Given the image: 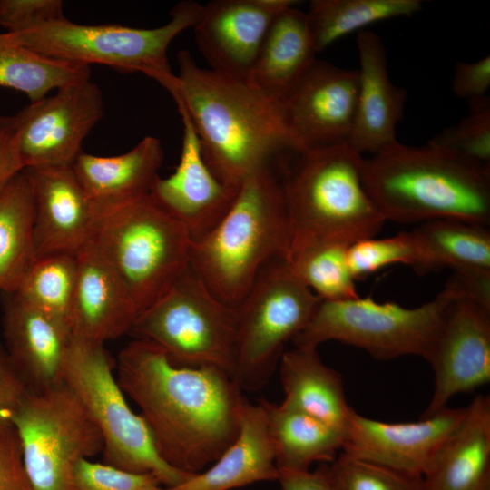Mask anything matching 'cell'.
<instances>
[{
  "mask_svg": "<svg viewBox=\"0 0 490 490\" xmlns=\"http://www.w3.org/2000/svg\"><path fill=\"white\" fill-rule=\"evenodd\" d=\"M115 369L159 456L175 469L201 473L237 438L246 399L225 372L178 367L159 346L140 338L119 352Z\"/></svg>",
  "mask_w": 490,
  "mask_h": 490,
  "instance_id": "6da1fadb",
  "label": "cell"
},
{
  "mask_svg": "<svg viewBox=\"0 0 490 490\" xmlns=\"http://www.w3.org/2000/svg\"><path fill=\"white\" fill-rule=\"evenodd\" d=\"M172 97L188 114L202 157L224 184L239 188L255 172L297 151L281 106L247 83L200 67L188 50L177 54Z\"/></svg>",
  "mask_w": 490,
  "mask_h": 490,
  "instance_id": "7a4b0ae2",
  "label": "cell"
},
{
  "mask_svg": "<svg viewBox=\"0 0 490 490\" xmlns=\"http://www.w3.org/2000/svg\"><path fill=\"white\" fill-rule=\"evenodd\" d=\"M362 181L386 221L490 224V166L450 151L395 141L364 158Z\"/></svg>",
  "mask_w": 490,
  "mask_h": 490,
  "instance_id": "3957f363",
  "label": "cell"
},
{
  "mask_svg": "<svg viewBox=\"0 0 490 490\" xmlns=\"http://www.w3.org/2000/svg\"><path fill=\"white\" fill-rule=\"evenodd\" d=\"M290 228L278 161L246 178L222 219L192 241L190 264L223 303L236 308L270 260L288 257Z\"/></svg>",
  "mask_w": 490,
  "mask_h": 490,
  "instance_id": "277c9868",
  "label": "cell"
},
{
  "mask_svg": "<svg viewBox=\"0 0 490 490\" xmlns=\"http://www.w3.org/2000/svg\"><path fill=\"white\" fill-rule=\"evenodd\" d=\"M363 162L348 143L291 151L279 160L289 251L321 242L350 246L380 231L386 220L363 184Z\"/></svg>",
  "mask_w": 490,
  "mask_h": 490,
  "instance_id": "5b68a950",
  "label": "cell"
},
{
  "mask_svg": "<svg viewBox=\"0 0 490 490\" xmlns=\"http://www.w3.org/2000/svg\"><path fill=\"white\" fill-rule=\"evenodd\" d=\"M93 210L90 242L120 278L139 315L190 267L192 239L150 193Z\"/></svg>",
  "mask_w": 490,
  "mask_h": 490,
  "instance_id": "8992f818",
  "label": "cell"
},
{
  "mask_svg": "<svg viewBox=\"0 0 490 490\" xmlns=\"http://www.w3.org/2000/svg\"><path fill=\"white\" fill-rule=\"evenodd\" d=\"M202 6L196 1H181L172 8L166 24L149 29L115 24H82L64 17L8 34L19 44L52 59L86 66L103 64L121 73H142L173 97L178 78L167 51L178 34L195 25Z\"/></svg>",
  "mask_w": 490,
  "mask_h": 490,
  "instance_id": "52a82bcc",
  "label": "cell"
},
{
  "mask_svg": "<svg viewBox=\"0 0 490 490\" xmlns=\"http://www.w3.org/2000/svg\"><path fill=\"white\" fill-rule=\"evenodd\" d=\"M115 361L103 344L73 337L64 382L77 396L98 427L103 463L152 474L164 487H175L195 474L168 465L159 456L144 419L128 405L113 374Z\"/></svg>",
  "mask_w": 490,
  "mask_h": 490,
  "instance_id": "ba28073f",
  "label": "cell"
},
{
  "mask_svg": "<svg viewBox=\"0 0 490 490\" xmlns=\"http://www.w3.org/2000/svg\"><path fill=\"white\" fill-rule=\"evenodd\" d=\"M129 335L153 342L178 367L214 368L234 377L236 309L220 300L191 265L138 315Z\"/></svg>",
  "mask_w": 490,
  "mask_h": 490,
  "instance_id": "9c48e42d",
  "label": "cell"
},
{
  "mask_svg": "<svg viewBox=\"0 0 490 490\" xmlns=\"http://www.w3.org/2000/svg\"><path fill=\"white\" fill-rule=\"evenodd\" d=\"M458 297L446 284L431 301L406 308L372 298L321 300L309 322L293 339L295 347L316 348L335 340L388 360L401 356L426 358L443 319Z\"/></svg>",
  "mask_w": 490,
  "mask_h": 490,
  "instance_id": "30bf717a",
  "label": "cell"
},
{
  "mask_svg": "<svg viewBox=\"0 0 490 490\" xmlns=\"http://www.w3.org/2000/svg\"><path fill=\"white\" fill-rule=\"evenodd\" d=\"M293 272L286 258L267 262L236 309L233 378L249 391L270 378L283 348L311 319L320 301Z\"/></svg>",
  "mask_w": 490,
  "mask_h": 490,
  "instance_id": "8fae6325",
  "label": "cell"
},
{
  "mask_svg": "<svg viewBox=\"0 0 490 490\" xmlns=\"http://www.w3.org/2000/svg\"><path fill=\"white\" fill-rule=\"evenodd\" d=\"M13 426L24 466L35 490H75L79 460L103 451L98 427L64 382L28 391Z\"/></svg>",
  "mask_w": 490,
  "mask_h": 490,
  "instance_id": "7c38bea8",
  "label": "cell"
},
{
  "mask_svg": "<svg viewBox=\"0 0 490 490\" xmlns=\"http://www.w3.org/2000/svg\"><path fill=\"white\" fill-rule=\"evenodd\" d=\"M103 116L102 92L90 78L30 103L14 115L23 169L72 166Z\"/></svg>",
  "mask_w": 490,
  "mask_h": 490,
  "instance_id": "4fadbf2b",
  "label": "cell"
},
{
  "mask_svg": "<svg viewBox=\"0 0 490 490\" xmlns=\"http://www.w3.org/2000/svg\"><path fill=\"white\" fill-rule=\"evenodd\" d=\"M358 92V69L316 59L281 104L297 151L349 144Z\"/></svg>",
  "mask_w": 490,
  "mask_h": 490,
  "instance_id": "5bb4252c",
  "label": "cell"
},
{
  "mask_svg": "<svg viewBox=\"0 0 490 490\" xmlns=\"http://www.w3.org/2000/svg\"><path fill=\"white\" fill-rule=\"evenodd\" d=\"M466 412L467 407H446L416 422L387 423L359 415L352 408L341 451L422 478Z\"/></svg>",
  "mask_w": 490,
  "mask_h": 490,
  "instance_id": "9a60e30c",
  "label": "cell"
},
{
  "mask_svg": "<svg viewBox=\"0 0 490 490\" xmlns=\"http://www.w3.org/2000/svg\"><path fill=\"white\" fill-rule=\"evenodd\" d=\"M425 359L433 368L435 387L421 417L447 407L455 395L490 381V309L455 299Z\"/></svg>",
  "mask_w": 490,
  "mask_h": 490,
  "instance_id": "2e32d148",
  "label": "cell"
},
{
  "mask_svg": "<svg viewBox=\"0 0 490 490\" xmlns=\"http://www.w3.org/2000/svg\"><path fill=\"white\" fill-rule=\"evenodd\" d=\"M292 0H212L192 27L211 69L245 82L276 16Z\"/></svg>",
  "mask_w": 490,
  "mask_h": 490,
  "instance_id": "e0dca14e",
  "label": "cell"
},
{
  "mask_svg": "<svg viewBox=\"0 0 490 490\" xmlns=\"http://www.w3.org/2000/svg\"><path fill=\"white\" fill-rule=\"evenodd\" d=\"M178 110L183 124L181 159L173 173L155 179L150 195L185 226L194 241L222 219L239 188L224 184L211 172L188 114Z\"/></svg>",
  "mask_w": 490,
  "mask_h": 490,
  "instance_id": "ac0fdd59",
  "label": "cell"
},
{
  "mask_svg": "<svg viewBox=\"0 0 490 490\" xmlns=\"http://www.w3.org/2000/svg\"><path fill=\"white\" fill-rule=\"evenodd\" d=\"M37 257L76 256L91 241L93 210L72 166L26 170Z\"/></svg>",
  "mask_w": 490,
  "mask_h": 490,
  "instance_id": "d6986e66",
  "label": "cell"
},
{
  "mask_svg": "<svg viewBox=\"0 0 490 490\" xmlns=\"http://www.w3.org/2000/svg\"><path fill=\"white\" fill-rule=\"evenodd\" d=\"M5 350L29 391L64 382L73 333L68 326L15 294H3Z\"/></svg>",
  "mask_w": 490,
  "mask_h": 490,
  "instance_id": "ffe728a7",
  "label": "cell"
},
{
  "mask_svg": "<svg viewBox=\"0 0 490 490\" xmlns=\"http://www.w3.org/2000/svg\"><path fill=\"white\" fill-rule=\"evenodd\" d=\"M76 265L73 336L104 345L129 334L138 311L114 270L91 242L76 255Z\"/></svg>",
  "mask_w": 490,
  "mask_h": 490,
  "instance_id": "44dd1931",
  "label": "cell"
},
{
  "mask_svg": "<svg viewBox=\"0 0 490 490\" xmlns=\"http://www.w3.org/2000/svg\"><path fill=\"white\" fill-rule=\"evenodd\" d=\"M357 47L358 92L349 145L361 154H374L397 141L407 92L389 79L386 48L378 34L359 30Z\"/></svg>",
  "mask_w": 490,
  "mask_h": 490,
  "instance_id": "7402d4cb",
  "label": "cell"
},
{
  "mask_svg": "<svg viewBox=\"0 0 490 490\" xmlns=\"http://www.w3.org/2000/svg\"><path fill=\"white\" fill-rule=\"evenodd\" d=\"M316 54L306 12L289 6L272 22L247 83L281 106L317 59Z\"/></svg>",
  "mask_w": 490,
  "mask_h": 490,
  "instance_id": "603a6c76",
  "label": "cell"
},
{
  "mask_svg": "<svg viewBox=\"0 0 490 490\" xmlns=\"http://www.w3.org/2000/svg\"><path fill=\"white\" fill-rule=\"evenodd\" d=\"M162 161L161 141L148 135L127 152L115 156L83 151L72 168L93 209H100L150 193Z\"/></svg>",
  "mask_w": 490,
  "mask_h": 490,
  "instance_id": "cb8c5ba5",
  "label": "cell"
},
{
  "mask_svg": "<svg viewBox=\"0 0 490 490\" xmlns=\"http://www.w3.org/2000/svg\"><path fill=\"white\" fill-rule=\"evenodd\" d=\"M422 490H490V397L476 396L429 470Z\"/></svg>",
  "mask_w": 490,
  "mask_h": 490,
  "instance_id": "d4e9b609",
  "label": "cell"
},
{
  "mask_svg": "<svg viewBox=\"0 0 490 490\" xmlns=\"http://www.w3.org/2000/svg\"><path fill=\"white\" fill-rule=\"evenodd\" d=\"M279 470L260 402L246 400L240 433L210 467L170 490H231L261 481H278Z\"/></svg>",
  "mask_w": 490,
  "mask_h": 490,
  "instance_id": "484cf974",
  "label": "cell"
},
{
  "mask_svg": "<svg viewBox=\"0 0 490 490\" xmlns=\"http://www.w3.org/2000/svg\"><path fill=\"white\" fill-rule=\"evenodd\" d=\"M279 376L282 403L345 433L352 407L341 375L325 365L316 348L295 347L283 352Z\"/></svg>",
  "mask_w": 490,
  "mask_h": 490,
  "instance_id": "4316f807",
  "label": "cell"
},
{
  "mask_svg": "<svg viewBox=\"0 0 490 490\" xmlns=\"http://www.w3.org/2000/svg\"><path fill=\"white\" fill-rule=\"evenodd\" d=\"M262 406L279 470L308 471L314 462H331L342 449L345 433L283 403Z\"/></svg>",
  "mask_w": 490,
  "mask_h": 490,
  "instance_id": "83f0119b",
  "label": "cell"
},
{
  "mask_svg": "<svg viewBox=\"0 0 490 490\" xmlns=\"http://www.w3.org/2000/svg\"><path fill=\"white\" fill-rule=\"evenodd\" d=\"M37 258L32 184L23 170L0 195V291L15 293Z\"/></svg>",
  "mask_w": 490,
  "mask_h": 490,
  "instance_id": "f1b7e54d",
  "label": "cell"
},
{
  "mask_svg": "<svg viewBox=\"0 0 490 490\" xmlns=\"http://www.w3.org/2000/svg\"><path fill=\"white\" fill-rule=\"evenodd\" d=\"M421 257L419 274L445 267L455 272L490 271V231L469 222L438 219L412 230Z\"/></svg>",
  "mask_w": 490,
  "mask_h": 490,
  "instance_id": "f546056e",
  "label": "cell"
},
{
  "mask_svg": "<svg viewBox=\"0 0 490 490\" xmlns=\"http://www.w3.org/2000/svg\"><path fill=\"white\" fill-rule=\"evenodd\" d=\"M90 76V66L44 56L16 43L7 32L0 34V87L24 93L30 103Z\"/></svg>",
  "mask_w": 490,
  "mask_h": 490,
  "instance_id": "4dcf8cb0",
  "label": "cell"
},
{
  "mask_svg": "<svg viewBox=\"0 0 490 490\" xmlns=\"http://www.w3.org/2000/svg\"><path fill=\"white\" fill-rule=\"evenodd\" d=\"M421 7L420 0H313L306 15L319 53L338 38L372 23L411 16Z\"/></svg>",
  "mask_w": 490,
  "mask_h": 490,
  "instance_id": "1f68e13d",
  "label": "cell"
},
{
  "mask_svg": "<svg viewBox=\"0 0 490 490\" xmlns=\"http://www.w3.org/2000/svg\"><path fill=\"white\" fill-rule=\"evenodd\" d=\"M348 245L321 242L290 250L287 260L295 275L322 300L358 298L347 260Z\"/></svg>",
  "mask_w": 490,
  "mask_h": 490,
  "instance_id": "d6a6232c",
  "label": "cell"
},
{
  "mask_svg": "<svg viewBox=\"0 0 490 490\" xmlns=\"http://www.w3.org/2000/svg\"><path fill=\"white\" fill-rule=\"evenodd\" d=\"M76 271V256L38 257L13 294L70 328Z\"/></svg>",
  "mask_w": 490,
  "mask_h": 490,
  "instance_id": "836d02e7",
  "label": "cell"
},
{
  "mask_svg": "<svg viewBox=\"0 0 490 490\" xmlns=\"http://www.w3.org/2000/svg\"><path fill=\"white\" fill-rule=\"evenodd\" d=\"M322 467L329 490H422V478L344 452Z\"/></svg>",
  "mask_w": 490,
  "mask_h": 490,
  "instance_id": "e575fe53",
  "label": "cell"
},
{
  "mask_svg": "<svg viewBox=\"0 0 490 490\" xmlns=\"http://www.w3.org/2000/svg\"><path fill=\"white\" fill-rule=\"evenodd\" d=\"M347 260L355 280L363 279L376 271L397 263L412 267L419 273L421 257L412 231L377 239L367 238L348 247Z\"/></svg>",
  "mask_w": 490,
  "mask_h": 490,
  "instance_id": "d590c367",
  "label": "cell"
},
{
  "mask_svg": "<svg viewBox=\"0 0 490 490\" xmlns=\"http://www.w3.org/2000/svg\"><path fill=\"white\" fill-rule=\"evenodd\" d=\"M469 104L467 116L427 143L490 166V98L485 96Z\"/></svg>",
  "mask_w": 490,
  "mask_h": 490,
  "instance_id": "8d00e7d4",
  "label": "cell"
},
{
  "mask_svg": "<svg viewBox=\"0 0 490 490\" xmlns=\"http://www.w3.org/2000/svg\"><path fill=\"white\" fill-rule=\"evenodd\" d=\"M161 486L152 474L132 473L88 458L79 460L74 471L75 490H158Z\"/></svg>",
  "mask_w": 490,
  "mask_h": 490,
  "instance_id": "74e56055",
  "label": "cell"
},
{
  "mask_svg": "<svg viewBox=\"0 0 490 490\" xmlns=\"http://www.w3.org/2000/svg\"><path fill=\"white\" fill-rule=\"evenodd\" d=\"M64 17L61 0H0V25L7 33L24 32Z\"/></svg>",
  "mask_w": 490,
  "mask_h": 490,
  "instance_id": "f35d334b",
  "label": "cell"
},
{
  "mask_svg": "<svg viewBox=\"0 0 490 490\" xmlns=\"http://www.w3.org/2000/svg\"><path fill=\"white\" fill-rule=\"evenodd\" d=\"M0 490H35L24 466L14 426L0 428Z\"/></svg>",
  "mask_w": 490,
  "mask_h": 490,
  "instance_id": "ab89813d",
  "label": "cell"
},
{
  "mask_svg": "<svg viewBox=\"0 0 490 490\" xmlns=\"http://www.w3.org/2000/svg\"><path fill=\"white\" fill-rule=\"evenodd\" d=\"M489 87V55L472 63H456L452 78V89L456 96L471 103L485 97Z\"/></svg>",
  "mask_w": 490,
  "mask_h": 490,
  "instance_id": "60d3db41",
  "label": "cell"
},
{
  "mask_svg": "<svg viewBox=\"0 0 490 490\" xmlns=\"http://www.w3.org/2000/svg\"><path fill=\"white\" fill-rule=\"evenodd\" d=\"M5 348L0 346V428L13 426V419L28 393Z\"/></svg>",
  "mask_w": 490,
  "mask_h": 490,
  "instance_id": "b9f144b4",
  "label": "cell"
},
{
  "mask_svg": "<svg viewBox=\"0 0 490 490\" xmlns=\"http://www.w3.org/2000/svg\"><path fill=\"white\" fill-rule=\"evenodd\" d=\"M23 170L16 147L14 116H0V195Z\"/></svg>",
  "mask_w": 490,
  "mask_h": 490,
  "instance_id": "7bdbcfd3",
  "label": "cell"
},
{
  "mask_svg": "<svg viewBox=\"0 0 490 490\" xmlns=\"http://www.w3.org/2000/svg\"><path fill=\"white\" fill-rule=\"evenodd\" d=\"M278 481L281 490H329L322 466L312 472L279 470Z\"/></svg>",
  "mask_w": 490,
  "mask_h": 490,
  "instance_id": "ee69618b",
  "label": "cell"
},
{
  "mask_svg": "<svg viewBox=\"0 0 490 490\" xmlns=\"http://www.w3.org/2000/svg\"><path fill=\"white\" fill-rule=\"evenodd\" d=\"M158 490H170V489H169L168 487H164V486L162 487V486H161Z\"/></svg>",
  "mask_w": 490,
  "mask_h": 490,
  "instance_id": "f6af8a7d",
  "label": "cell"
}]
</instances>
